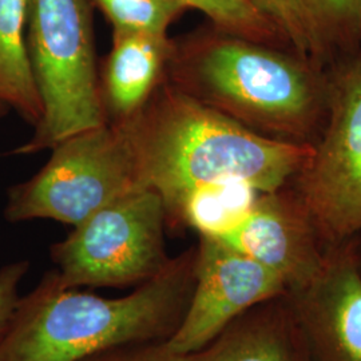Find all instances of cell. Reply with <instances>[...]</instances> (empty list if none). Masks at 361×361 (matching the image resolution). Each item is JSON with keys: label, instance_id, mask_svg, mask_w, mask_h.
I'll list each match as a JSON object with an SVG mask.
<instances>
[{"label": "cell", "instance_id": "obj_1", "mask_svg": "<svg viewBox=\"0 0 361 361\" xmlns=\"http://www.w3.org/2000/svg\"><path fill=\"white\" fill-rule=\"evenodd\" d=\"M129 145L143 188L161 195L168 219L195 188L241 180L261 193L284 188L312 154V143L258 134L162 79L149 102L114 122Z\"/></svg>", "mask_w": 361, "mask_h": 361}, {"label": "cell", "instance_id": "obj_2", "mask_svg": "<svg viewBox=\"0 0 361 361\" xmlns=\"http://www.w3.org/2000/svg\"><path fill=\"white\" fill-rule=\"evenodd\" d=\"M195 250L126 296L104 297L61 284L46 273L19 297L0 341V361H82L111 349L166 341L188 308Z\"/></svg>", "mask_w": 361, "mask_h": 361}, {"label": "cell", "instance_id": "obj_3", "mask_svg": "<svg viewBox=\"0 0 361 361\" xmlns=\"http://www.w3.org/2000/svg\"><path fill=\"white\" fill-rule=\"evenodd\" d=\"M317 70L297 55L213 27L173 38L165 79L258 134L310 143L328 110L329 87Z\"/></svg>", "mask_w": 361, "mask_h": 361}, {"label": "cell", "instance_id": "obj_4", "mask_svg": "<svg viewBox=\"0 0 361 361\" xmlns=\"http://www.w3.org/2000/svg\"><path fill=\"white\" fill-rule=\"evenodd\" d=\"M26 47L43 116L15 155H31L109 123L90 0H28Z\"/></svg>", "mask_w": 361, "mask_h": 361}, {"label": "cell", "instance_id": "obj_5", "mask_svg": "<svg viewBox=\"0 0 361 361\" xmlns=\"http://www.w3.org/2000/svg\"><path fill=\"white\" fill-rule=\"evenodd\" d=\"M51 150L35 176L7 190L6 221L52 219L77 226L104 207L146 189L114 122L79 133Z\"/></svg>", "mask_w": 361, "mask_h": 361}, {"label": "cell", "instance_id": "obj_6", "mask_svg": "<svg viewBox=\"0 0 361 361\" xmlns=\"http://www.w3.org/2000/svg\"><path fill=\"white\" fill-rule=\"evenodd\" d=\"M166 209L143 189L98 210L50 249L55 274L67 288L141 285L165 269Z\"/></svg>", "mask_w": 361, "mask_h": 361}, {"label": "cell", "instance_id": "obj_7", "mask_svg": "<svg viewBox=\"0 0 361 361\" xmlns=\"http://www.w3.org/2000/svg\"><path fill=\"white\" fill-rule=\"evenodd\" d=\"M298 171L297 198L319 237L344 241L361 232V61L329 86L328 123Z\"/></svg>", "mask_w": 361, "mask_h": 361}, {"label": "cell", "instance_id": "obj_8", "mask_svg": "<svg viewBox=\"0 0 361 361\" xmlns=\"http://www.w3.org/2000/svg\"><path fill=\"white\" fill-rule=\"evenodd\" d=\"M285 286L280 276L257 261L217 238L200 237L193 292L166 345L180 356H190L205 348L250 308L280 295Z\"/></svg>", "mask_w": 361, "mask_h": 361}, {"label": "cell", "instance_id": "obj_9", "mask_svg": "<svg viewBox=\"0 0 361 361\" xmlns=\"http://www.w3.org/2000/svg\"><path fill=\"white\" fill-rule=\"evenodd\" d=\"M217 240L297 289L310 284L326 259L319 250V234L307 210L297 195L283 189L259 194L245 219Z\"/></svg>", "mask_w": 361, "mask_h": 361}, {"label": "cell", "instance_id": "obj_10", "mask_svg": "<svg viewBox=\"0 0 361 361\" xmlns=\"http://www.w3.org/2000/svg\"><path fill=\"white\" fill-rule=\"evenodd\" d=\"M305 316L331 361H361V274L349 256L326 257L302 289Z\"/></svg>", "mask_w": 361, "mask_h": 361}, {"label": "cell", "instance_id": "obj_11", "mask_svg": "<svg viewBox=\"0 0 361 361\" xmlns=\"http://www.w3.org/2000/svg\"><path fill=\"white\" fill-rule=\"evenodd\" d=\"M173 38L113 30V44L99 73L104 113L119 122L142 110L165 77Z\"/></svg>", "mask_w": 361, "mask_h": 361}, {"label": "cell", "instance_id": "obj_12", "mask_svg": "<svg viewBox=\"0 0 361 361\" xmlns=\"http://www.w3.org/2000/svg\"><path fill=\"white\" fill-rule=\"evenodd\" d=\"M28 0H0V102L37 126L43 107L26 47Z\"/></svg>", "mask_w": 361, "mask_h": 361}, {"label": "cell", "instance_id": "obj_13", "mask_svg": "<svg viewBox=\"0 0 361 361\" xmlns=\"http://www.w3.org/2000/svg\"><path fill=\"white\" fill-rule=\"evenodd\" d=\"M259 194L256 188L241 180L202 185L182 198L168 222L189 226L200 237L221 238L245 219Z\"/></svg>", "mask_w": 361, "mask_h": 361}, {"label": "cell", "instance_id": "obj_14", "mask_svg": "<svg viewBox=\"0 0 361 361\" xmlns=\"http://www.w3.org/2000/svg\"><path fill=\"white\" fill-rule=\"evenodd\" d=\"M188 361H290L277 329L261 317H238Z\"/></svg>", "mask_w": 361, "mask_h": 361}, {"label": "cell", "instance_id": "obj_15", "mask_svg": "<svg viewBox=\"0 0 361 361\" xmlns=\"http://www.w3.org/2000/svg\"><path fill=\"white\" fill-rule=\"evenodd\" d=\"M186 8H194L212 20L222 32L256 43L276 47L285 40L271 19L253 0H176Z\"/></svg>", "mask_w": 361, "mask_h": 361}, {"label": "cell", "instance_id": "obj_16", "mask_svg": "<svg viewBox=\"0 0 361 361\" xmlns=\"http://www.w3.org/2000/svg\"><path fill=\"white\" fill-rule=\"evenodd\" d=\"M289 43L297 56L317 66L322 63L328 46L314 26L301 0H253Z\"/></svg>", "mask_w": 361, "mask_h": 361}, {"label": "cell", "instance_id": "obj_17", "mask_svg": "<svg viewBox=\"0 0 361 361\" xmlns=\"http://www.w3.org/2000/svg\"><path fill=\"white\" fill-rule=\"evenodd\" d=\"M113 30L168 35V30L186 7L176 0H90Z\"/></svg>", "mask_w": 361, "mask_h": 361}, {"label": "cell", "instance_id": "obj_18", "mask_svg": "<svg viewBox=\"0 0 361 361\" xmlns=\"http://www.w3.org/2000/svg\"><path fill=\"white\" fill-rule=\"evenodd\" d=\"M325 44L361 40V0H301Z\"/></svg>", "mask_w": 361, "mask_h": 361}, {"label": "cell", "instance_id": "obj_19", "mask_svg": "<svg viewBox=\"0 0 361 361\" xmlns=\"http://www.w3.org/2000/svg\"><path fill=\"white\" fill-rule=\"evenodd\" d=\"M30 269V261L19 259L0 267V341L7 331L20 297V284Z\"/></svg>", "mask_w": 361, "mask_h": 361}, {"label": "cell", "instance_id": "obj_20", "mask_svg": "<svg viewBox=\"0 0 361 361\" xmlns=\"http://www.w3.org/2000/svg\"><path fill=\"white\" fill-rule=\"evenodd\" d=\"M82 361H188V356L171 352L166 341H159L111 349Z\"/></svg>", "mask_w": 361, "mask_h": 361}, {"label": "cell", "instance_id": "obj_21", "mask_svg": "<svg viewBox=\"0 0 361 361\" xmlns=\"http://www.w3.org/2000/svg\"><path fill=\"white\" fill-rule=\"evenodd\" d=\"M8 111H10V109H8L6 104L0 102V119L7 116V113H8Z\"/></svg>", "mask_w": 361, "mask_h": 361}]
</instances>
